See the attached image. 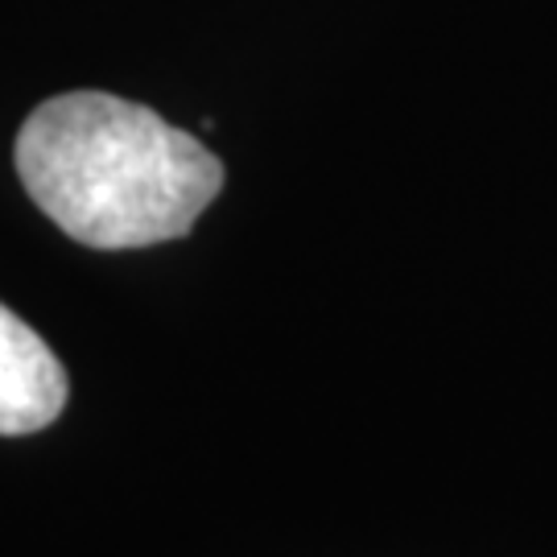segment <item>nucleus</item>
Masks as SVG:
<instances>
[{
	"mask_svg": "<svg viewBox=\"0 0 557 557\" xmlns=\"http://www.w3.org/2000/svg\"><path fill=\"white\" fill-rule=\"evenodd\" d=\"M66 372L46 338L0 306V438L38 434L66 405Z\"/></svg>",
	"mask_w": 557,
	"mask_h": 557,
	"instance_id": "2",
	"label": "nucleus"
},
{
	"mask_svg": "<svg viewBox=\"0 0 557 557\" xmlns=\"http://www.w3.org/2000/svg\"><path fill=\"white\" fill-rule=\"evenodd\" d=\"M17 174L66 236L116 252L186 236L220 195L223 161L153 108L71 91L21 124Z\"/></svg>",
	"mask_w": 557,
	"mask_h": 557,
	"instance_id": "1",
	"label": "nucleus"
}]
</instances>
